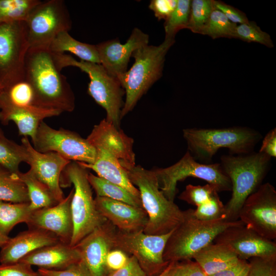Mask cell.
I'll use <instances>...</instances> for the list:
<instances>
[{
  "instance_id": "cell-1",
  "label": "cell",
  "mask_w": 276,
  "mask_h": 276,
  "mask_svg": "<svg viewBox=\"0 0 276 276\" xmlns=\"http://www.w3.org/2000/svg\"><path fill=\"white\" fill-rule=\"evenodd\" d=\"M25 79L32 85L40 107L62 113L74 110V93L49 48H29L25 62Z\"/></svg>"
},
{
  "instance_id": "cell-2",
  "label": "cell",
  "mask_w": 276,
  "mask_h": 276,
  "mask_svg": "<svg viewBox=\"0 0 276 276\" xmlns=\"http://www.w3.org/2000/svg\"><path fill=\"white\" fill-rule=\"evenodd\" d=\"M271 159L259 152L221 156L220 164L230 180L232 192L230 199L224 205L225 219L239 220V213L245 200L262 184Z\"/></svg>"
},
{
  "instance_id": "cell-3",
  "label": "cell",
  "mask_w": 276,
  "mask_h": 276,
  "mask_svg": "<svg viewBox=\"0 0 276 276\" xmlns=\"http://www.w3.org/2000/svg\"><path fill=\"white\" fill-rule=\"evenodd\" d=\"M125 170L131 182L137 187L143 209L148 216L144 233L160 235L172 232L183 220L184 211L165 197L153 170L135 165Z\"/></svg>"
},
{
  "instance_id": "cell-4",
  "label": "cell",
  "mask_w": 276,
  "mask_h": 276,
  "mask_svg": "<svg viewBox=\"0 0 276 276\" xmlns=\"http://www.w3.org/2000/svg\"><path fill=\"white\" fill-rule=\"evenodd\" d=\"M182 134L191 155L196 160L206 164L221 148L227 149L232 155L252 152L262 137L258 131L244 126L186 128Z\"/></svg>"
},
{
  "instance_id": "cell-5",
  "label": "cell",
  "mask_w": 276,
  "mask_h": 276,
  "mask_svg": "<svg viewBox=\"0 0 276 276\" xmlns=\"http://www.w3.org/2000/svg\"><path fill=\"white\" fill-rule=\"evenodd\" d=\"M174 42V38L166 37L159 45L147 44L134 51L132 66L118 78L126 95L121 119L134 108L141 97L162 77L166 55Z\"/></svg>"
},
{
  "instance_id": "cell-6",
  "label": "cell",
  "mask_w": 276,
  "mask_h": 276,
  "mask_svg": "<svg viewBox=\"0 0 276 276\" xmlns=\"http://www.w3.org/2000/svg\"><path fill=\"white\" fill-rule=\"evenodd\" d=\"M184 218L172 232L163 254L165 262L192 260L194 255L213 243L226 228L243 223L240 220L228 221L223 218L202 220L196 218L193 209L184 211Z\"/></svg>"
},
{
  "instance_id": "cell-7",
  "label": "cell",
  "mask_w": 276,
  "mask_h": 276,
  "mask_svg": "<svg viewBox=\"0 0 276 276\" xmlns=\"http://www.w3.org/2000/svg\"><path fill=\"white\" fill-rule=\"evenodd\" d=\"M87 170L78 162L71 161L60 178L61 187L74 186L71 205L73 222L72 246L107 221L96 208Z\"/></svg>"
},
{
  "instance_id": "cell-8",
  "label": "cell",
  "mask_w": 276,
  "mask_h": 276,
  "mask_svg": "<svg viewBox=\"0 0 276 276\" xmlns=\"http://www.w3.org/2000/svg\"><path fill=\"white\" fill-rule=\"evenodd\" d=\"M53 53L55 63L60 71L72 66L79 68L88 75V95L105 109V119L120 128L121 112L124 104L123 97L125 93L119 80L110 75L100 64L78 61L65 53Z\"/></svg>"
},
{
  "instance_id": "cell-9",
  "label": "cell",
  "mask_w": 276,
  "mask_h": 276,
  "mask_svg": "<svg viewBox=\"0 0 276 276\" xmlns=\"http://www.w3.org/2000/svg\"><path fill=\"white\" fill-rule=\"evenodd\" d=\"M153 170L160 190L170 201H174L177 192V182L189 177L206 181L218 192L232 190L230 180L223 172L220 163L206 164L199 162L188 150L175 164L167 168Z\"/></svg>"
},
{
  "instance_id": "cell-10",
  "label": "cell",
  "mask_w": 276,
  "mask_h": 276,
  "mask_svg": "<svg viewBox=\"0 0 276 276\" xmlns=\"http://www.w3.org/2000/svg\"><path fill=\"white\" fill-rule=\"evenodd\" d=\"M29 48H48L60 32L69 31L72 21L63 1L38 4L25 21Z\"/></svg>"
},
{
  "instance_id": "cell-11",
  "label": "cell",
  "mask_w": 276,
  "mask_h": 276,
  "mask_svg": "<svg viewBox=\"0 0 276 276\" xmlns=\"http://www.w3.org/2000/svg\"><path fill=\"white\" fill-rule=\"evenodd\" d=\"M172 232L155 235L145 234L143 231L126 233L117 230L114 248L133 256L147 276H157L169 263L164 261L163 254Z\"/></svg>"
},
{
  "instance_id": "cell-12",
  "label": "cell",
  "mask_w": 276,
  "mask_h": 276,
  "mask_svg": "<svg viewBox=\"0 0 276 276\" xmlns=\"http://www.w3.org/2000/svg\"><path fill=\"white\" fill-rule=\"evenodd\" d=\"M29 45L25 21L0 24V81L2 87L25 79Z\"/></svg>"
},
{
  "instance_id": "cell-13",
  "label": "cell",
  "mask_w": 276,
  "mask_h": 276,
  "mask_svg": "<svg viewBox=\"0 0 276 276\" xmlns=\"http://www.w3.org/2000/svg\"><path fill=\"white\" fill-rule=\"evenodd\" d=\"M32 143L38 152H55L70 161L92 164L96 157L95 148L86 139L69 130L54 129L43 121Z\"/></svg>"
},
{
  "instance_id": "cell-14",
  "label": "cell",
  "mask_w": 276,
  "mask_h": 276,
  "mask_svg": "<svg viewBox=\"0 0 276 276\" xmlns=\"http://www.w3.org/2000/svg\"><path fill=\"white\" fill-rule=\"evenodd\" d=\"M238 219L261 236L276 239V190L269 182L262 184L246 199Z\"/></svg>"
},
{
  "instance_id": "cell-15",
  "label": "cell",
  "mask_w": 276,
  "mask_h": 276,
  "mask_svg": "<svg viewBox=\"0 0 276 276\" xmlns=\"http://www.w3.org/2000/svg\"><path fill=\"white\" fill-rule=\"evenodd\" d=\"M227 246L240 259L276 257V243L265 238L243 223L230 226L214 241Z\"/></svg>"
},
{
  "instance_id": "cell-16",
  "label": "cell",
  "mask_w": 276,
  "mask_h": 276,
  "mask_svg": "<svg viewBox=\"0 0 276 276\" xmlns=\"http://www.w3.org/2000/svg\"><path fill=\"white\" fill-rule=\"evenodd\" d=\"M25 152V163L35 176L46 185L55 199L60 202L64 198L60 186V178L65 167L71 162L57 153H42L35 150L28 137L21 140Z\"/></svg>"
},
{
  "instance_id": "cell-17",
  "label": "cell",
  "mask_w": 276,
  "mask_h": 276,
  "mask_svg": "<svg viewBox=\"0 0 276 276\" xmlns=\"http://www.w3.org/2000/svg\"><path fill=\"white\" fill-rule=\"evenodd\" d=\"M117 229L109 221L83 238L75 246L81 260L92 276H107L109 272L106 265L108 253L114 248L113 240Z\"/></svg>"
},
{
  "instance_id": "cell-18",
  "label": "cell",
  "mask_w": 276,
  "mask_h": 276,
  "mask_svg": "<svg viewBox=\"0 0 276 276\" xmlns=\"http://www.w3.org/2000/svg\"><path fill=\"white\" fill-rule=\"evenodd\" d=\"M73 193L74 188L56 205L32 211L26 223L29 228L47 231L55 235L60 242L70 244L73 233L71 208Z\"/></svg>"
},
{
  "instance_id": "cell-19",
  "label": "cell",
  "mask_w": 276,
  "mask_h": 276,
  "mask_svg": "<svg viewBox=\"0 0 276 276\" xmlns=\"http://www.w3.org/2000/svg\"><path fill=\"white\" fill-rule=\"evenodd\" d=\"M149 39L148 34L135 28L124 44L116 38L96 45L100 64L110 75L118 79L127 71L130 58L134 51L148 44Z\"/></svg>"
},
{
  "instance_id": "cell-20",
  "label": "cell",
  "mask_w": 276,
  "mask_h": 276,
  "mask_svg": "<svg viewBox=\"0 0 276 276\" xmlns=\"http://www.w3.org/2000/svg\"><path fill=\"white\" fill-rule=\"evenodd\" d=\"M86 140L95 149L104 150L114 156L124 169L135 165L133 139L105 119L94 126Z\"/></svg>"
},
{
  "instance_id": "cell-21",
  "label": "cell",
  "mask_w": 276,
  "mask_h": 276,
  "mask_svg": "<svg viewBox=\"0 0 276 276\" xmlns=\"http://www.w3.org/2000/svg\"><path fill=\"white\" fill-rule=\"evenodd\" d=\"M94 199L97 210L117 230L126 233L144 231L148 218L143 208L106 197Z\"/></svg>"
},
{
  "instance_id": "cell-22",
  "label": "cell",
  "mask_w": 276,
  "mask_h": 276,
  "mask_svg": "<svg viewBox=\"0 0 276 276\" xmlns=\"http://www.w3.org/2000/svg\"><path fill=\"white\" fill-rule=\"evenodd\" d=\"M60 242L54 234L36 228H29L10 238L0 252L1 264L19 262L26 256L41 247Z\"/></svg>"
},
{
  "instance_id": "cell-23",
  "label": "cell",
  "mask_w": 276,
  "mask_h": 276,
  "mask_svg": "<svg viewBox=\"0 0 276 276\" xmlns=\"http://www.w3.org/2000/svg\"><path fill=\"white\" fill-rule=\"evenodd\" d=\"M81 261L75 246L59 242L36 249L19 262L48 270H61Z\"/></svg>"
},
{
  "instance_id": "cell-24",
  "label": "cell",
  "mask_w": 276,
  "mask_h": 276,
  "mask_svg": "<svg viewBox=\"0 0 276 276\" xmlns=\"http://www.w3.org/2000/svg\"><path fill=\"white\" fill-rule=\"evenodd\" d=\"M2 105L22 108L42 120L58 116L62 113L58 110L40 107L32 85L26 79L2 87L0 93V105Z\"/></svg>"
},
{
  "instance_id": "cell-25",
  "label": "cell",
  "mask_w": 276,
  "mask_h": 276,
  "mask_svg": "<svg viewBox=\"0 0 276 276\" xmlns=\"http://www.w3.org/2000/svg\"><path fill=\"white\" fill-rule=\"evenodd\" d=\"M96 150V157L93 163L78 162L79 164L87 169L93 170L98 176L123 187L140 198L139 190L131 182L126 171L118 159L104 150Z\"/></svg>"
},
{
  "instance_id": "cell-26",
  "label": "cell",
  "mask_w": 276,
  "mask_h": 276,
  "mask_svg": "<svg viewBox=\"0 0 276 276\" xmlns=\"http://www.w3.org/2000/svg\"><path fill=\"white\" fill-rule=\"evenodd\" d=\"M239 259L227 246L213 242L202 248L193 257L208 276L231 266Z\"/></svg>"
},
{
  "instance_id": "cell-27",
  "label": "cell",
  "mask_w": 276,
  "mask_h": 276,
  "mask_svg": "<svg viewBox=\"0 0 276 276\" xmlns=\"http://www.w3.org/2000/svg\"><path fill=\"white\" fill-rule=\"evenodd\" d=\"M49 49L54 53L70 52L80 60L100 64L96 45L78 41L71 36L68 31L59 33L51 43Z\"/></svg>"
},
{
  "instance_id": "cell-28",
  "label": "cell",
  "mask_w": 276,
  "mask_h": 276,
  "mask_svg": "<svg viewBox=\"0 0 276 276\" xmlns=\"http://www.w3.org/2000/svg\"><path fill=\"white\" fill-rule=\"evenodd\" d=\"M42 121L43 120L22 108L9 105H0V122L7 125L10 121H13L17 127L19 135L30 137L31 141Z\"/></svg>"
},
{
  "instance_id": "cell-29",
  "label": "cell",
  "mask_w": 276,
  "mask_h": 276,
  "mask_svg": "<svg viewBox=\"0 0 276 276\" xmlns=\"http://www.w3.org/2000/svg\"><path fill=\"white\" fill-rule=\"evenodd\" d=\"M18 172L0 165V200L13 203H29L27 187Z\"/></svg>"
},
{
  "instance_id": "cell-30",
  "label": "cell",
  "mask_w": 276,
  "mask_h": 276,
  "mask_svg": "<svg viewBox=\"0 0 276 276\" xmlns=\"http://www.w3.org/2000/svg\"><path fill=\"white\" fill-rule=\"evenodd\" d=\"M18 175L27 187L32 211L52 206L59 202L48 187L38 180L30 170L25 173L19 171Z\"/></svg>"
},
{
  "instance_id": "cell-31",
  "label": "cell",
  "mask_w": 276,
  "mask_h": 276,
  "mask_svg": "<svg viewBox=\"0 0 276 276\" xmlns=\"http://www.w3.org/2000/svg\"><path fill=\"white\" fill-rule=\"evenodd\" d=\"M88 180L97 196L108 198L143 208L141 198L133 195L123 187L89 172Z\"/></svg>"
},
{
  "instance_id": "cell-32",
  "label": "cell",
  "mask_w": 276,
  "mask_h": 276,
  "mask_svg": "<svg viewBox=\"0 0 276 276\" xmlns=\"http://www.w3.org/2000/svg\"><path fill=\"white\" fill-rule=\"evenodd\" d=\"M32 211L29 203H13L0 200V233L8 236L17 224L27 223Z\"/></svg>"
},
{
  "instance_id": "cell-33",
  "label": "cell",
  "mask_w": 276,
  "mask_h": 276,
  "mask_svg": "<svg viewBox=\"0 0 276 276\" xmlns=\"http://www.w3.org/2000/svg\"><path fill=\"white\" fill-rule=\"evenodd\" d=\"M39 0H0V24L25 21Z\"/></svg>"
},
{
  "instance_id": "cell-34",
  "label": "cell",
  "mask_w": 276,
  "mask_h": 276,
  "mask_svg": "<svg viewBox=\"0 0 276 276\" xmlns=\"http://www.w3.org/2000/svg\"><path fill=\"white\" fill-rule=\"evenodd\" d=\"M23 146L8 139L0 128V165L17 172L21 163L25 162Z\"/></svg>"
},
{
  "instance_id": "cell-35",
  "label": "cell",
  "mask_w": 276,
  "mask_h": 276,
  "mask_svg": "<svg viewBox=\"0 0 276 276\" xmlns=\"http://www.w3.org/2000/svg\"><path fill=\"white\" fill-rule=\"evenodd\" d=\"M236 26L221 11L214 8L200 33L208 35L213 39L219 37L232 38Z\"/></svg>"
},
{
  "instance_id": "cell-36",
  "label": "cell",
  "mask_w": 276,
  "mask_h": 276,
  "mask_svg": "<svg viewBox=\"0 0 276 276\" xmlns=\"http://www.w3.org/2000/svg\"><path fill=\"white\" fill-rule=\"evenodd\" d=\"M191 4L189 0H177L176 8L165 20L166 37L174 38L179 30L186 28L190 17Z\"/></svg>"
},
{
  "instance_id": "cell-37",
  "label": "cell",
  "mask_w": 276,
  "mask_h": 276,
  "mask_svg": "<svg viewBox=\"0 0 276 276\" xmlns=\"http://www.w3.org/2000/svg\"><path fill=\"white\" fill-rule=\"evenodd\" d=\"M214 9V1H191L190 17L186 28L193 32L200 33Z\"/></svg>"
},
{
  "instance_id": "cell-38",
  "label": "cell",
  "mask_w": 276,
  "mask_h": 276,
  "mask_svg": "<svg viewBox=\"0 0 276 276\" xmlns=\"http://www.w3.org/2000/svg\"><path fill=\"white\" fill-rule=\"evenodd\" d=\"M233 37L248 42L259 43L269 48L273 47L270 35L263 31L254 22L248 21L237 25Z\"/></svg>"
},
{
  "instance_id": "cell-39",
  "label": "cell",
  "mask_w": 276,
  "mask_h": 276,
  "mask_svg": "<svg viewBox=\"0 0 276 276\" xmlns=\"http://www.w3.org/2000/svg\"><path fill=\"white\" fill-rule=\"evenodd\" d=\"M216 192V189L209 183L204 186L188 185L178 198L197 207L208 202Z\"/></svg>"
},
{
  "instance_id": "cell-40",
  "label": "cell",
  "mask_w": 276,
  "mask_h": 276,
  "mask_svg": "<svg viewBox=\"0 0 276 276\" xmlns=\"http://www.w3.org/2000/svg\"><path fill=\"white\" fill-rule=\"evenodd\" d=\"M224 205L220 200L218 192L215 193L208 202L193 210L194 216L202 220L224 219Z\"/></svg>"
},
{
  "instance_id": "cell-41",
  "label": "cell",
  "mask_w": 276,
  "mask_h": 276,
  "mask_svg": "<svg viewBox=\"0 0 276 276\" xmlns=\"http://www.w3.org/2000/svg\"><path fill=\"white\" fill-rule=\"evenodd\" d=\"M248 276H276V257L249 259Z\"/></svg>"
},
{
  "instance_id": "cell-42",
  "label": "cell",
  "mask_w": 276,
  "mask_h": 276,
  "mask_svg": "<svg viewBox=\"0 0 276 276\" xmlns=\"http://www.w3.org/2000/svg\"><path fill=\"white\" fill-rule=\"evenodd\" d=\"M168 276H208L198 264L192 260L173 263Z\"/></svg>"
},
{
  "instance_id": "cell-43",
  "label": "cell",
  "mask_w": 276,
  "mask_h": 276,
  "mask_svg": "<svg viewBox=\"0 0 276 276\" xmlns=\"http://www.w3.org/2000/svg\"><path fill=\"white\" fill-rule=\"evenodd\" d=\"M37 271L47 276H92L81 260L63 269L48 270L38 268Z\"/></svg>"
},
{
  "instance_id": "cell-44",
  "label": "cell",
  "mask_w": 276,
  "mask_h": 276,
  "mask_svg": "<svg viewBox=\"0 0 276 276\" xmlns=\"http://www.w3.org/2000/svg\"><path fill=\"white\" fill-rule=\"evenodd\" d=\"M37 275L38 272L35 271L32 266L21 262L0 265V276H37Z\"/></svg>"
},
{
  "instance_id": "cell-45",
  "label": "cell",
  "mask_w": 276,
  "mask_h": 276,
  "mask_svg": "<svg viewBox=\"0 0 276 276\" xmlns=\"http://www.w3.org/2000/svg\"><path fill=\"white\" fill-rule=\"evenodd\" d=\"M177 3V0H152L149 8L158 20H166L176 8Z\"/></svg>"
},
{
  "instance_id": "cell-46",
  "label": "cell",
  "mask_w": 276,
  "mask_h": 276,
  "mask_svg": "<svg viewBox=\"0 0 276 276\" xmlns=\"http://www.w3.org/2000/svg\"><path fill=\"white\" fill-rule=\"evenodd\" d=\"M129 257L120 249H111L106 258V265L108 271H114L123 268L128 262Z\"/></svg>"
},
{
  "instance_id": "cell-47",
  "label": "cell",
  "mask_w": 276,
  "mask_h": 276,
  "mask_svg": "<svg viewBox=\"0 0 276 276\" xmlns=\"http://www.w3.org/2000/svg\"><path fill=\"white\" fill-rule=\"evenodd\" d=\"M214 7L221 11L233 23L242 24L249 21L244 13L221 2L214 1Z\"/></svg>"
},
{
  "instance_id": "cell-48",
  "label": "cell",
  "mask_w": 276,
  "mask_h": 276,
  "mask_svg": "<svg viewBox=\"0 0 276 276\" xmlns=\"http://www.w3.org/2000/svg\"><path fill=\"white\" fill-rule=\"evenodd\" d=\"M107 276H147L139 264L136 259L129 257L127 264L122 268L110 272Z\"/></svg>"
},
{
  "instance_id": "cell-49",
  "label": "cell",
  "mask_w": 276,
  "mask_h": 276,
  "mask_svg": "<svg viewBox=\"0 0 276 276\" xmlns=\"http://www.w3.org/2000/svg\"><path fill=\"white\" fill-rule=\"evenodd\" d=\"M249 270V262L239 259L234 265L210 276H248Z\"/></svg>"
},
{
  "instance_id": "cell-50",
  "label": "cell",
  "mask_w": 276,
  "mask_h": 276,
  "mask_svg": "<svg viewBox=\"0 0 276 276\" xmlns=\"http://www.w3.org/2000/svg\"><path fill=\"white\" fill-rule=\"evenodd\" d=\"M259 152L270 157H276V128L269 130L262 140Z\"/></svg>"
},
{
  "instance_id": "cell-51",
  "label": "cell",
  "mask_w": 276,
  "mask_h": 276,
  "mask_svg": "<svg viewBox=\"0 0 276 276\" xmlns=\"http://www.w3.org/2000/svg\"><path fill=\"white\" fill-rule=\"evenodd\" d=\"M10 237L0 233V248H2L9 241Z\"/></svg>"
},
{
  "instance_id": "cell-52",
  "label": "cell",
  "mask_w": 276,
  "mask_h": 276,
  "mask_svg": "<svg viewBox=\"0 0 276 276\" xmlns=\"http://www.w3.org/2000/svg\"><path fill=\"white\" fill-rule=\"evenodd\" d=\"M173 262H170L166 268L157 276H168Z\"/></svg>"
},
{
  "instance_id": "cell-53",
  "label": "cell",
  "mask_w": 276,
  "mask_h": 276,
  "mask_svg": "<svg viewBox=\"0 0 276 276\" xmlns=\"http://www.w3.org/2000/svg\"><path fill=\"white\" fill-rule=\"evenodd\" d=\"M37 272H38V271H37ZM37 276H47V275H45L41 274V273H39V272H38V275H37Z\"/></svg>"
},
{
  "instance_id": "cell-54",
  "label": "cell",
  "mask_w": 276,
  "mask_h": 276,
  "mask_svg": "<svg viewBox=\"0 0 276 276\" xmlns=\"http://www.w3.org/2000/svg\"><path fill=\"white\" fill-rule=\"evenodd\" d=\"M2 89V84H1V81H0V93L1 91V90Z\"/></svg>"
}]
</instances>
